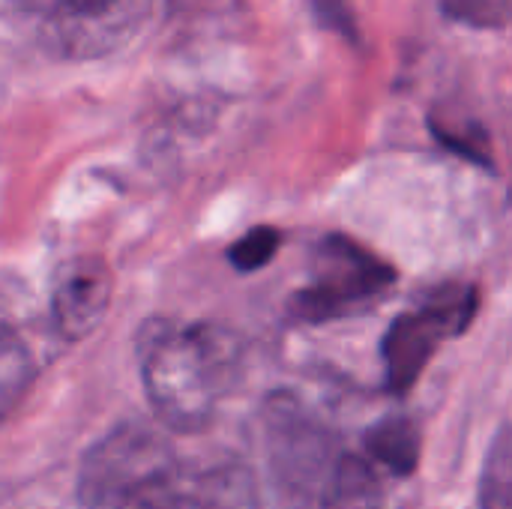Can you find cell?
<instances>
[{"label": "cell", "instance_id": "1", "mask_svg": "<svg viewBox=\"0 0 512 509\" xmlns=\"http://www.w3.org/2000/svg\"><path fill=\"white\" fill-rule=\"evenodd\" d=\"M84 509H240L243 483L228 468H201L141 423H123L81 459Z\"/></svg>", "mask_w": 512, "mask_h": 509}, {"label": "cell", "instance_id": "2", "mask_svg": "<svg viewBox=\"0 0 512 509\" xmlns=\"http://www.w3.org/2000/svg\"><path fill=\"white\" fill-rule=\"evenodd\" d=\"M141 384L171 432H201L240 384L243 339L216 321H147L138 336Z\"/></svg>", "mask_w": 512, "mask_h": 509}, {"label": "cell", "instance_id": "3", "mask_svg": "<svg viewBox=\"0 0 512 509\" xmlns=\"http://www.w3.org/2000/svg\"><path fill=\"white\" fill-rule=\"evenodd\" d=\"M390 285H396L393 264L345 234H330L318 243L312 273L294 291L288 312L303 324L339 321L375 306Z\"/></svg>", "mask_w": 512, "mask_h": 509}, {"label": "cell", "instance_id": "4", "mask_svg": "<svg viewBox=\"0 0 512 509\" xmlns=\"http://www.w3.org/2000/svg\"><path fill=\"white\" fill-rule=\"evenodd\" d=\"M477 315V288L462 282H447L426 291L414 306H408L387 330L381 357H384V384L390 393L405 396L435 351L468 330Z\"/></svg>", "mask_w": 512, "mask_h": 509}, {"label": "cell", "instance_id": "5", "mask_svg": "<svg viewBox=\"0 0 512 509\" xmlns=\"http://www.w3.org/2000/svg\"><path fill=\"white\" fill-rule=\"evenodd\" d=\"M111 297L114 279L102 258L78 255L63 261L51 288V318L57 333L69 342L90 336L111 309Z\"/></svg>", "mask_w": 512, "mask_h": 509}, {"label": "cell", "instance_id": "6", "mask_svg": "<svg viewBox=\"0 0 512 509\" xmlns=\"http://www.w3.org/2000/svg\"><path fill=\"white\" fill-rule=\"evenodd\" d=\"M366 450L390 474L408 477L417 471V462H420L417 426L408 417H387L366 432Z\"/></svg>", "mask_w": 512, "mask_h": 509}, {"label": "cell", "instance_id": "7", "mask_svg": "<svg viewBox=\"0 0 512 509\" xmlns=\"http://www.w3.org/2000/svg\"><path fill=\"white\" fill-rule=\"evenodd\" d=\"M324 509H387V501L372 468L357 456H345L330 474Z\"/></svg>", "mask_w": 512, "mask_h": 509}, {"label": "cell", "instance_id": "8", "mask_svg": "<svg viewBox=\"0 0 512 509\" xmlns=\"http://www.w3.org/2000/svg\"><path fill=\"white\" fill-rule=\"evenodd\" d=\"M33 375L36 366L30 348L12 327L0 324V423L24 399V393L33 384Z\"/></svg>", "mask_w": 512, "mask_h": 509}, {"label": "cell", "instance_id": "9", "mask_svg": "<svg viewBox=\"0 0 512 509\" xmlns=\"http://www.w3.org/2000/svg\"><path fill=\"white\" fill-rule=\"evenodd\" d=\"M480 509H512V453L510 432L501 429L486 462Z\"/></svg>", "mask_w": 512, "mask_h": 509}, {"label": "cell", "instance_id": "10", "mask_svg": "<svg viewBox=\"0 0 512 509\" xmlns=\"http://www.w3.org/2000/svg\"><path fill=\"white\" fill-rule=\"evenodd\" d=\"M282 246V234L270 225H258L252 231H246L240 240H234V246L228 249V261L240 270V273H252L261 270Z\"/></svg>", "mask_w": 512, "mask_h": 509}, {"label": "cell", "instance_id": "11", "mask_svg": "<svg viewBox=\"0 0 512 509\" xmlns=\"http://www.w3.org/2000/svg\"><path fill=\"white\" fill-rule=\"evenodd\" d=\"M444 9L477 27H501L507 21V0H444Z\"/></svg>", "mask_w": 512, "mask_h": 509}, {"label": "cell", "instance_id": "12", "mask_svg": "<svg viewBox=\"0 0 512 509\" xmlns=\"http://www.w3.org/2000/svg\"><path fill=\"white\" fill-rule=\"evenodd\" d=\"M312 3H315L318 15L327 18L336 30L354 36V30H351V15H348V9H345V0H312Z\"/></svg>", "mask_w": 512, "mask_h": 509}, {"label": "cell", "instance_id": "13", "mask_svg": "<svg viewBox=\"0 0 512 509\" xmlns=\"http://www.w3.org/2000/svg\"><path fill=\"white\" fill-rule=\"evenodd\" d=\"M63 6L78 18H99L117 6V0H63Z\"/></svg>", "mask_w": 512, "mask_h": 509}]
</instances>
